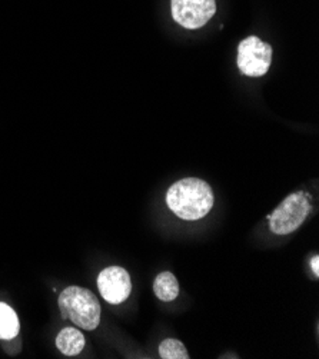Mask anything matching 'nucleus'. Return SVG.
<instances>
[{"label":"nucleus","mask_w":319,"mask_h":359,"mask_svg":"<svg viewBox=\"0 0 319 359\" xmlns=\"http://www.w3.org/2000/svg\"><path fill=\"white\" fill-rule=\"evenodd\" d=\"M212 188L199 177H185L173 184L166 194L168 208L185 221H198L214 206Z\"/></svg>","instance_id":"1"},{"label":"nucleus","mask_w":319,"mask_h":359,"mask_svg":"<svg viewBox=\"0 0 319 359\" xmlns=\"http://www.w3.org/2000/svg\"><path fill=\"white\" fill-rule=\"evenodd\" d=\"M63 318L70 319L85 331H93L100 324V304L97 298L86 288L69 286L57 299Z\"/></svg>","instance_id":"2"},{"label":"nucleus","mask_w":319,"mask_h":359,"mask_svg":"<svg viewBox=\"0 0 319 359\" xmlns=\"http://www.w3.org/2000/svg\"><path fill=\"white\" fill-rule=\"evenodd\" d=\"M309 195L295 192L287 196L269 215V228L275 235H288L297 231L311 213Z\"/></svg>","instance_id":"3"},{"label":"nucleus","mask_w":319,"mask_h":359,"mask_svg":"<svg viewBox=\"0 0 319 359\" xmlns=\"http://www.w3.org/2000/svg\"><path fill=\"white\" fill-rule=\"evenodd\" d=\"M272 62V48L257 36L243 39L238 48V67L243 75L261 78L269 70Z\"/></svg>","instance_id":"4"},{"label":"nucleus","mask_w":319,"mask_h":359,"mask_svg":"<svg viewBox=\"0 0 319 359\" xmlns=\"http://www.w3.org/2000/svg\"><path fill=\"white\" fill-rule=\"evenodd\" d=\"M172 18L185 29L205 26L217 12L215 0H172Z\"/></svg>","instance_id":"5"},{"label":"nucleus","mask_w":319,"mask_h":359,"mask_svg":"<svg viewBox=\"0 0 319 359\" xmlns=\"http://www.w3.org/2000/svg\"><path fill=\"white\" fill-rule=\"evenodd\" d=\"M97 288L102 298L112 305L125 302L132 292V282L126 269L109 266L97 276Z\"/></svg>","instance_id":"6"},{"label":"nucleus","mask_w":319,"mask_h":359,"mask_svg":"<svg viewBox=\"0 0 319 359\" xmlns=\"http://www.w3.org/2000/svg\"><path fill=\"white\" fill-rule=\"evenodd\" d=\"M56 346L66 356H76L85 348V337L76 328H65L56 337Z\"/></svg>","instance_id":"7"},{"label":"nucleus","mask_w":319,"mask_h":359,"mask_svg":"<svg viewBox=\"0 0 319 359\" xmlns=\"http://www.w3.org/2000/svg\"><path fill=\"white\" fill-rule=\"evenodd\" d=\"M155 295L165 302H170L179 295V283L172 272H162L154 282Z\"/></svg>","instance_id":"8"},{"label":"nucleus","mask_w":319,"mask_h":359,"mask_svg":"<svg viewBox=\"0 0 319 359\" xmlns=\"http://www.w3.org/2000/svg\"><path fill=\"white\" fill-rule=\"evenodd\" d=\"M20 330L16 312L5 302H0V339L11 341L18 337Z\"/></svg>","instance_id":"9"},{"label":"nucleus","mask_w":319,"mask_h":359,"mask_svg":"<svg viewBox=\"0 0 319 359\" xmlns=\"http://www.w3.org/2000/svg\"><path fill=\"white\" fill-rule=\"evenodd\" d=\"M159 355L162 359H188L189 353L185 345L178 339H165L159 345Z\"/></svg>","instance_id":"10"},{"label":"nucleus","mask_w":319,"mask_h":359,"mask_svg":"<svg viewBox=\"0 0 319 359\" xmlns=\"http://www.w3.org/2000/svg\"><path fill=\"white\" fill-rule=\"evenodd\" d=\"M311 268H312L315 276H318V275H319V257H318V255H315V257L311 259Z\"/></svg>","instance_id":"11"}]
</instances>
